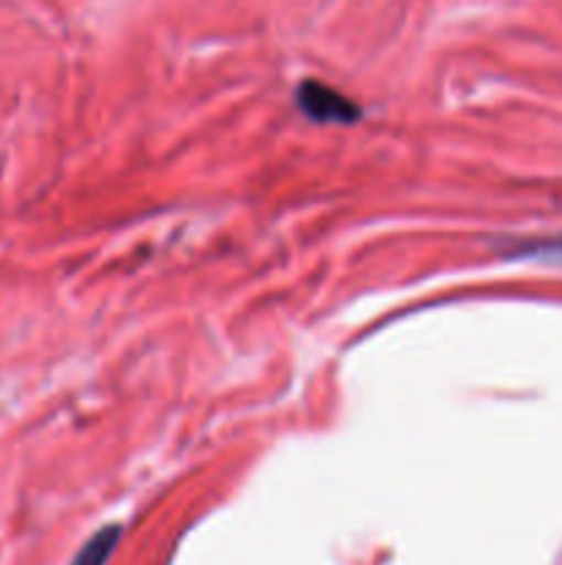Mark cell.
I'll use <instances>...</instances> for the list:
<instances>
[{
    "instance_id": "obj_1",
    "label": "cell",
    "mask_w": 562,
    "mask_h": 565,
    "mask_svg": "<svg viewBox=\"0 0 562 565\" xmlns=\"http://www.w3.org/2000/svg\"><path fill=\"white\" fill-rule=\"evenodd\" d=\"M298 108L314 121L347 125V121L358 119V108L353 99H347L345 94H339L336 88L317 81H303L301 86H298Z\"/></svg>"
},
{
    "instance_id": "obj_2",
    "label": "cell",
    "mask_w": 562,
    "mask_h": 565,
    "mask_svg": "<svg viewBox=\"0 0 562 565\" xmlns=\"http://www.w3.org/2000/svg\"><path fill=\"white\" fill-rule=\"evenodd\" d=\"M116 541H119V527L102 530V533H97L86 546H83V552L72 565H105L110 552H114Z\"/></svg>"
}]
</instances>
